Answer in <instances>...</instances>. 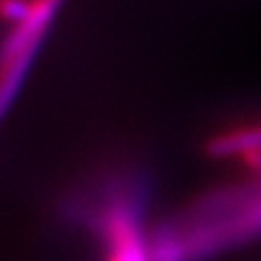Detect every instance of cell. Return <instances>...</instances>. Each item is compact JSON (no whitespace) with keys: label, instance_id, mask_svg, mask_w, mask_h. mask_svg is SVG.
Returning <instances> with one entry per match:
<instances>
[{"label":"cell","instance_id":"6da1fadb","mask_svg":"<svg viewBox=\"0 0 261 261\" xmlns=\"http://www.w3.org/2000/svg\"><path fill=\"white\" fill-rule=\"evenodd\" d=\"M64 0H31L25 16L0 44V122L22 89L42 40Z\"/></svg>","mask_w":261,"mask_h":261},{"label":"cell","instance_id":"7a4b0ae2","mask_svg":"<svg viewBox=\"0 0 261 261\" xmlns=\"http://www.w3.org/2000/svg\"><path fill=\"white\" fill-rule=\"evenodd\" d=\"M261 240V192L236 214L200 232L158 247L156 261H207Z\"/></svg>","mask_w":261,"mask_h":261},{"label":"cell","instance_id":"3957f363","mask_svg":"<svg viewBox=\"0 0 261 261\" xmlns=\"http://www.w3.org/2000/svg\"><path fill=\"white\" fill-rule=\"evenodd\" d=\"M245 149H261V123L241 125L218 133L207 143V151L218 158L238 154Z\"/></svg>","mask_w":261,"mask_h":261},{"label":"cell","instance_id":"277c9868","mask_svg":"<svg viewBox=\"0 0 261 261\" xmlns=\"http://www.w3.org/2000/svg\"><path fill=\"white\" fill-rule=\"evenodd\" d=\"M31 0H0V22L9 28L22 20L29 9Z\"/></svg>","mask_w":261,"mask_h":261}]
</instances>
